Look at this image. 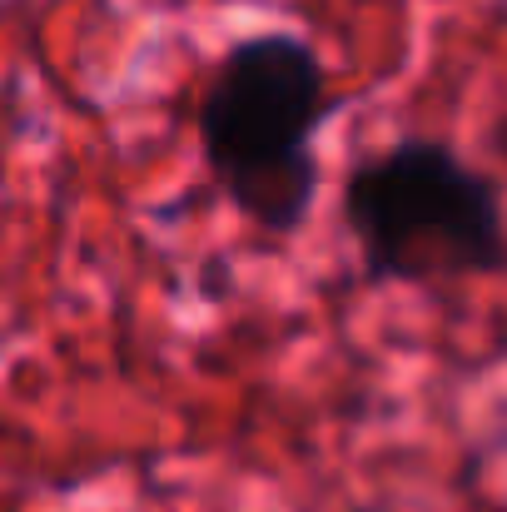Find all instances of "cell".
I'll list each match as a JSON object with an SVG mask.
<instances>
[{
	"mask_svg": "<svg viewBox=\"0 0 507 512\" xmlns=\"http://www.w3.org/2000/svg\"><path fill=\"white\" fill-rule=\"evenodd\" d=\"M329 105L324 60L299 35H249L219 60L199 100V150L249 224L294 234L309 219L319 194L314 135Z\"/></svg>",
	"mask_w": 507,
	"mask_h": 512,
	"instance_id": "6da1fadb",
	"label": "cell"
},
{
	"mask_svg": "<svg viewBox=\"0 0 507 512\" xmlns=\"http://www.w3.org/2000/svg\"><path fill=\"white\" fill-rule=\"evenodd\" d=\"M348 234L378 279H453L503 269V199L443 140H398L343 179Z\"/></svg>",
	"mask_w": 507,
	"mask_h": 512,
	"instance_id": "7a4b0ae2",
	"label": "cell"
}]
</instances>
